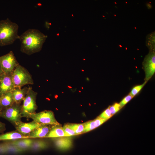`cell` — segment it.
Listing matches in <instances>:
<instances>
[{"label":"cell","mask_w":155,"mask_h":155,"mask_svg":"<svg viewBox=\"0 0 155 155\" xmlns=\"http://www.w3.org/2000/svg\"><path fill=\"white\" fill-rule=\"evenodd\" d=\"M54 142L57 148L61 151L68 150L73 146V142L71 136L55 138L54 139Z\"/></svg>","instance_id":"obj_11"},{"label":"cell","mask_w":155,"mask_h":155,"mask_svg":"<svg viewBox=\"0 0 155 155\" xmlns=\"http://www.w3.org/2000/svg\"><path fill=\"white\" fill-rule=\"evenodd\" d=\"M27 138H30L29 136L24 135L16 130L0 135V141H10Z\"/></svg>","instance_id":"obj_14"},{"label":"cell","mask_w":155,"mask_h":155,"mask_svg":"<svg viewBox=\"0 0 155 155\" xmlns=\"http://www.w3.org/2000/svg\"><path fill=\"white\" fill-rule=\"evenodd\" d=\"M49 146L48 143L43 140H34L29 149L33 150H39L47 148Z\"/></svg>","instance_id":"obj_19"},{"label":"cell","mask_w":155,"mask_h":155,"mask_svg":"<svg viewBox=\"0 0 155 155\" xmlns=\"http://www.w3.org/2000/svg\"><path fill=\"white\" fill-rule=\"evenodd\" d=\"M12 80L15 88H21L28 84L33 85L34 81L28 71L19 65L11 74Z\"/></svg>","instance_id":"obj_3"},{"label":"cell","mask_w":155,"mask_h":155,"mask_svg":"<svg viewBox=\"0 0 155 155\" xmlns=\"http://www.w3.org/2000/svg\"><path fill=\"white\" fill-rule=\"evenodd\" d=\"M114 16H116V15H114Z\"/></svg>","instance_id":"obj_34"},{"label":"cell","mask_w":155,"mask_h":155,"mask_svg":"<svg viewBox=\"0 0 155 155\" xmlns=\"http://www.w3.org/2000/svg\"><path fill=\"white\" fill-rule=\"evenodd\" d=\"M41 124L39 123L34 121L28 123L21 121L14 126L16 131L21 134L28 136L34 129Z\"/></svg>","instance_id":"obj_9"},{"label":"cell","mask_w":155,"mask_h":155,"mask_svg":"<svg viewBox=\"0 0 155 155\" xmlns=\"http://www.w3.org/2000/svg\"><path fill=\"white\" fill-rule=\"evenodd\" d=\"M2 111V109L1 107L0 104V112H1V111Z\"/></svg>","instance_id":"obj_28"},{"label":"cell","mask_w":155,"mask_h":155,"mask_svg":"<svg viewBox=\"0 0 155 155\" xmlns=\"http://www.w3.org/2000/svg\"><path fill=\"white\" fill-rule=\"evenodd\" d=\"M79 92H80L81 91H79Z\"/></svg>","instance_id":"obj_38"},{"label":"cell","mask_w":155,"mask_h":155,"mask_svg":"<svg viewBox=\"0 0 155 155\" xmlns=\"http://www.w3.org/2000/svg\"><path fill=\"white\" fill-rule=\"evenodd\" d=\"M119 46L121 47H122V46L121 45H119Z\"/></svg>","instance_id":"obj_30"},{"label":"cell","mask_w":155,"mask_h":155,"mask_svg":"<svg viewBox=\"0 0 155 155\" xmlns=\"http://www.w3.org/2000/svg\"><path fill=\"white\" fill-rule=\"evenodd\" d=\"M125 3H127V2H125Z\"/></svg>","instance_id":"obj_36"},{"label":"cell","mask_w":155,"mask_h":155,"mask_svg":"<svg viewBox=\"0 0 155 155\" xmlns=\"http://www.w3.org/2000/svg\"><path fill=\"white\" fill-rule=\"evenodd\" d=\"M82 71H84V70H82Z\"/></svg>","instance_id":"obj_33"},{"label":"cell","mask_w":155,"mask_h":155,"mask_svg":"<svg viewBox=\"0 0 155 155\" xmlns=\"http://www.w3.org/2000/svg\"><path fill=\"white\" fill-rule=\"evenodd\" d=\"M112 115L118 112L121 108L119 103H115L108 107Z\"/></svg>","instance_id":"obj_23"},{"label":"cell","mask_w":155,"mask_h":155,"mask_svg":"<svg viewBox=\"0 0 155 155\" xmlns=\"http://www.w3.org/2000/svg\"><path fill=\"white\" fill-rule=\"evenodd\" d=\"M34 140L32 138H27L8 141L11 144L24 151L30 148Z\"/></svg>","instance_id":"obj_15"},{"label":"cell","mask_w":155,"mask_h":155,"mask_svg":"<svg viewBox=\"0 0 155 155\" xmlns=\"http://www.w3.org/2000/svg\"><path fill=\"white\" fill-rule=\"evenodd\" d=\"M69 125L76 135L84 133V123H70Z\"/></svg>","instance_id":"obj_20"},{"label":"cell","mask_w":155,"mask_h":155,"mask_svg":"<svg viewBox=\"0 0 155 155\" xmlns=\"http://www.w3.org/2000/svg\"><path fill=\"white\" fill-rule=\"evenodd\" d=\"M65 136L63 127L60 125L52 126L46 138H55Z\"/></svg>","instance_id":"obj_18"},{"label":"cell","mask_w":155,"mask_h":155,"mask_svg":"<svg viewBox=\"0 0 155 155\" xmlns=\"http://www.w3.org/2000/svg\"><path fill=\"white\" fill-rule=\"evenodd\" d=\"M28 118L40 124L51 126L61 125L56 119L53 112L49 110H44L38 113L30 115Z\"/></svg>","instance_id":"obj_6"},{"label":"cell","mask_w":155,"mask_h":155,"mask_svg":"<svg viewBox=\"0 0 155 155\" xmlns=\"http://www.w3.org/2000/svg\"><path fill=\"white\" fill-rule=\"evenodd\" d=\"M135 28L136 29V27H135Z\"/></svg>","instance_id":"obj_32"},{"label":"cell","mask_w":155,"mask_h":155,"mask_svg":"<svg viewBox=\"0 0 155 155\" xmlns=\"http://www.w3.org/2000/svg\"><path fill=\"white\" fill-rule=\"evenodd\" d=\"M6 129L5 124L0 121V135L3 133Z\"/></svg>","instance_id":"obj_26"},{"label":"cell","mask_w":155,"mask_h":155,"mask_svg":"<svg viewBox=\"0 0 155 155\" xmlns=\"http://www.w3.org/2000/svg\"><path fill=\"white\" fill-rule=\"evenodd\" d=\"M115 3L116 4H117V3H116V2H115Z\"/></svg>","instance_id":"obj_31"},{"label":"cell","mask_w":155,"mask_h":155,"mask_svg":"<svg viewBox=\"0 0 155 155\" xmlns=\"http://www.w3.org/2000/svg\"><path fill=\"white\" fill-rule=\"evenodd\" d=\"M30 87L15 88L11 91L14 103L20 104L28 91Z\"/></svg>","instance_id":"obj_13"},{"label":"cell","mask_w":155,"mask_h":155,"mask_svg":"<svg viewBox=\"0 0 155 155\" xmlns=\"http://www.w3.org/2000/svg\"><path fill=\"white\" fill-rule=\"evenodd\" d=\"M103 16V17H104V16Z\"/></svg>","instance_id":"obj_37"},{"label":"cell","mask_w":155,"mask_h":155,"mask_svg":"<svg viewBox=\"0 0 155 155\" xmlns=\"http://www.w3.org/2000/svg\"><path fill=\"white\" fill-rule=\"evenodd\" d=\"M146 82V81L143 84L137 85L133 87L131 90L130 94L133 97L140 91Z\"/></svg>","instance_id":"obj_22"},{"label":"cell","mask_w":155,"mask_h":155,"mask_svg":"<svg viewBox=\"0 0 155 155\" xmlns=\"http://www.w3.org/2000/svg\"><path fill=\"white\" fill-rule=\"evenodd\" d=\"M52 126L41 124L29 135L32 139L46 137Z\"/></svg>","instance_id":"obj_12"},{"label":"cell","mask_w":155,"mask_h":155,"mask_svg":"<svg viewBox=\"0 0 155 155\" xmlns=\"http://www.w3.org/2000/svg\"><path fill=\"white\" fill-rule=\"evenodd\" d=\"M107 120L98 117L93 120L84 123V133L92 131L98 127Z\"/></svg>","instance_id":"obj_16"},{"label":"cell","mask_w":155,"mask_h":155,"mask_svg":"<svg viewBox=\"0 0 155 155\" xmlns=\"http://www.w3.org/2000/svg\"><path fill=\"white\" fill-rule=\"evenodd\" d=\"M37 93L34 91L32 87L30 88L22 105V117L28 118L29 116L36 113L37 108L36 98Z\"/></svg>","instance_id":"obj_4"},{"label":"cell","mask_w":155,"mask_h":155,"mask_svg":"<svg viewBox=\"0 0 155 155\" xmlns=\"http://www.w3.org/2000/svg\"><path fill=\"white\" fill-rule=\"evenodd\" d=\"M0 65L4 73L11 74L20 64L13 52L11 51L6 54L0 57Z\"/></svg>","instance_id":"obj_7"},{"label":"cell","mask_w":155,"mask_h":155,"mask_svg":"<svg viewBox=\"0 0 155 155\" xmlns=\"http://www.w3.org/2000/svg\"><path fill=\"white\" fill-rule=\"evenodd\" d=\"M14 103L11 91L0 96V104L2 110L11 106Z\"/></svg>","instance_id":"obj_17"},{"label":"cell","mask_w":155,"mask_h":155,"mask_svg":"<svg viewBox=\"0 0 155 155\" xmlns=\"http://www.w3.org/2000/svg\"><path fill=\"white\" fill-rule=\"evenodd\" d=\"M18 28V24L8 18L0 21V46L11 44L19 39Z\"/></svg>","instance_id":"obj_2"},{"label":"cell","mask_w":155,"mask_h":155,"mask_svg":"<svg viewBox=\"0 0 155 155\" xmlns=\"http://www.w3.org/2000/svg\"><path fill=\"white\" fill-rule=\"evenodd\" d=\"M133 97L130 94L125 96L119 103L121 108L131 100Z\"/></svg>","instance_id":"obj_25"},{"label":"cell","mask_w":155,"mask_h":155,"mask_svg":"<svg viewBox=\"0 0 155 155\" xmlns=\"http://www.w3.org/2000/svg\"><path fill=\"white\" fill-rule=\"evenodd\" d=\"M47 37L37 29H28L19 36L20 51L28 55L39 52Z\"/></svg>","instance_id":"obj_1"},{"label":"cell","mask_w":155,"mask_h":155,"mask_svg":"<svg viewBox=\"0 0 155 155\" xmlns=\"http://www.w3.org/2000/svg\"><path fill=\"white\" fill-rule=\"evenodd\" d=\"M0 117L14 126L22 121V105L14 103L11 106L2 110L0 112Z\"/></svg>","instance_id":"obj_5"},{"label":"cell","mask_w":155,"mask_h":155,"mask_svg":"<svg viewBox=\"0 0 155 155\" xmlns=\"http://www.w3.org/2000/svg\"><path fill=\"white\" fill-rule=\"evenodd\" d=\"M4 74L0 65V77Z\"/></svg>","instance_id":"obj_27"},{"label":"cell","mask_w":155,"mask_h":155,"mask_svg":"<svg viewBox=\"0 0 155 155\" xmlns=\"http://www.w3.org/2000/svg\"><path fill=\"white\" fill-rule=\"evenodd\" d=\"M11 74L4 73L0 77V96L12 91L15 88L12 80Z\"/></svg>","instance_id":"obj_8"},{"label":"cell","mask_w":155,"mask_h":155,"mask_svg":"<svg viewBox=\"0 0 155 155\" xmlns=\"http://www.w3.org/2000/svg\"><path fill=\"white\" fill-rule=\"evenodd\" d=\"M65 136L76 135L75 131L70 126L69 123L65 124L63 127Z\"/></svg>","instance_id":"obj_21"},{"label":"cell","mask_w":155,"mask_h":155,"mask_svg":"<svg viewBox=\"0 0 155 155\" xmlns=\"http://www.w3.org/2000/svg\"><path fill=\"white\" fill-rule=\"evenodd\" d=\"M126 49L127 50V48H126Z\"/></svg>","instance_id":"obj_35"},{"label":"cell","mask_w":155,"mask_h":155,"mask_svg":"<svg viewBox=\"0 0 155 155\" xmlns=\"http://www.w3.org/2000/svg\"><path fill=\"white\" fill-rule=\"evenodd\" d=\"M112 116L108 107L98 117L101 118L108 120Z\"/></svg>","instance_id":"obj_24"},{"label":"cell","mask_w":155,"mask_h":155,"mask_svg":"<svg viewBox=\"0 0 155 155\" xmlns=\"http://www.w3.org/2000/svg\"><path fill=\"white\" fill-rule=\"evenodd\" d=\"M144 68L145 73L146 82L149 80L155 71V55L150 54L145 60Z\"/></svg>","instance_id":"obj_10"},{"label":"cell","mask_w":155,"mask_h":155,"mask_svg":"<svg viewBox=\"0 0 155 155\" xmlns=\"http://www.w3.org/2000/svg\"><path fill=\"white\" fill-rule=\"evenodd\" d=\"M68 88H72V87L70 86H68Z\"/></svg>","instance_id":"obj_29"}]
</instances>
